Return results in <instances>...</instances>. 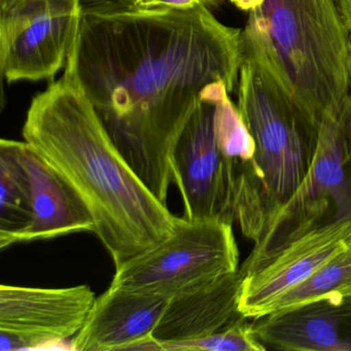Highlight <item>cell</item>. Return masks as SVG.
<instances>
[{"instance_id":"1","label":"cell","mask_w":351,"mask_h":351,"mask_svg":"<svg viewBox=\"0 0 351 351\" xmlns=\"http://www.w3.org/2000/svg\"><path fill=\"white\" fill-rule=\"evenodd\" d=\"M241 30L209 8L83 14L73 50L80 83L117 147L167 202L173 153L207 86L239 80Z\"/></svg>"},{"instance_id":"2","label":"cell","mask_w":351,"mask_h":351,"mask_svg":"<svg viewBox=\"0 0 351 351\" xmlns=\"http://www.w3.org/2000/svg\"><path fill=\"white\" fill-rule=\"evenodd\" d=\"M22 135L87 207L114 266L173 232L178 217L119 151L80 83L73 51L60 79L32 99Z\"/></svg>"},{"instance_id":"3","label":"cell","mask_w":351,"mask_h":351,"mask_svg":"<svg viewBox=\"0 0 351 351\" xmlns=\"http://www.w3.org/2000/svg\"><path fill=\"white\" fill-rule=\"evenodd\" d=\"M237 106L254 153L250 162L237 165L234 215L242 234L256 243L305 180L319 125L267 63L247 51H242Z\"/></svg>"},{"instance_id":"4","label":"cell","mask_w":351,"mask_h":351,"mask_svg":"<svg viewBox=\"0 0 351 351\" xmlns=\"http://www.w3.org/2000/svg\"><path fill=\"white\" fill-rule=\"evenodd\" d=\"M349 36L337 0H264L248 13L242 50L261 57L320 125L351 91Z\"/></svg>"},{"instance_id":"5","label":"cell","mask_w":351,"mask_h":351,"mask_svg":"<svg viewBox=\"0 0 351 351\" xmlns=\"http://www.w3.org/2000/svg\"><path fill=\"white\" fill-rule=\"evenodd\" d=\"M342 221H351V91L337 112L322 118L305 180L239 269L243 274L260 270L291 242Z\"/></svg>"},{"instance_id":"6","label":"cell","mask_w":351,"mask_h":351,"mask_svg":"<svg viewBox=\"0 0 351 351\" xmlns=\"http://www.w3.org/2000/svg\"><path fill=\"white\" fill-rule=\"evenodd\" d=\"M232 225L178 217L166 239L116 267L110 285L171 299L235 272L239 250Z\"/></svg>"},{"instance_id":"7","label":"cell","mask_w":351,"mask_h":351,"mask_svg":"<svg viewBox=\"0 0 351 351\" xmlns=\"http://www.w3.org/2000/svg\"><path fill=\"white\" fill-rule=\"evenodd\" d=\"M80 0H0V71L10 84L54 79L77 44Z\"/></svg>"},{"instance_id":"8","label":"cell","mask_w":351,"mask_h":351,"mask_svg":"<svg viewBox=\"0 0 351 351\" xmlns=\"http://www.w3.org/2000/svg\"><path fill=\"white\" fill-rule=\"evenodd\" d=\"M215 106L201 99L173 153V184L189 221H235L234 186L238 162L223 155L213 124Z\"/></svg>"},{"instance_id":"9","label":"cell","mask_w":351,"mask_h":351,"mask_svg":"<svg viewBox=\"0 0 351 351\" xmlns=\"http://www.w3.org/2000/svg\"><path fill=\"white\" fill-rule=\"evenodd\" d=\"M95 300L88 285H1L0 350L44 348L73 340L85 326Z\"/></svg>"},{"instance_id":"10","label":"cell","mask_w":351,"mask_h":351,"mask_svg":"<svg viewBox=\"0 0 351 351\" xmlns=\"http://www.w3.org/2000/svg\"><path fill=\"white\" fill-rule=\"evenodd\" d=\"M350 239L351 221H342L291 242L260 270L244 274L240 312L252 319L268 313L278 298L309 278Z\"/></svg>"},{"instance_id":"11","label":"cell","mask_w":351,"mask_h":351,"mask_svg":"<svg viewBox=\"0 0 351 351\" xmlns=\"http://www.w3.org/2000/svg\"><path fill=\"white\" fill-rule=\"evenodd\" d=\"M169 299L112 287L96 298L75 351L159 350L153 332Z\"/></svg>"},{"instance_id":"12","label":"cell","mask_w":351,"mask_h":351,"mask_svg":"<svg viewBox=\"0 0 351 351\" xmlns=\"http://www.w3.org/2000/svg\"><path fill=\"white\" fill-rule=\"evenodd\" d=\"M266 349L351 351V298L330 295L252 318Z\"/></svg>"},{"instance_id":"13","label":"cell","mask_w":351,"mask_h":351,"mask_svg":"<svg viewBox=\"0 0 351 351\" xmlns=\"http://www.w3.org/2000/svg\"><path fill=\"white\" fill-rule=\"evenodd\" d=\"M243 278L238 269L169 299L153 332L160 350L206 338L245 317L239 310Z\"/></svg>"},{"instance_id":"14","label":"cell","mask_w":351,"mask_h":351,"mask_svg":"<svg viewBox=\"0 0 351 351\" xmlns=\"http://www.w3.org/2000/svg\"><path fill=\"white\" fill-rule=\"evenodd\" d=\"M11 143L27 173L34 211L32 225L18 243L94 232L89 210L63 178L26 141Z\"/></svg>"},{"instance_id":"15","label":"cell","mask_w":351,"mask_h":351,"mask_svg":"<svg viewBox=\"0 0 351 351\" xmlns=\"http://www.w3.org/2000/svg\"><path fill=\"white\" fill-rule=\"evenodd\" d=\"M0 248L18 243L34 221L29 180L10 139L0 141Z\"/></svg>"},{"instance_id":"16","label":"cell","mask_w":351,"mask_h":351,"mask_svg":"<svg viewBox=\"0 0 351 351\" xmlns=\"http://www.w3.org/2000/svg\"><path fill=\"white\" fill-rule=\"evenodd\" d=\"M201 99L215 106V137L223 155L239 164L250 162L254 153V141L238 106L230 99L226 84L219 81L207 86L201 94Z\"/></svg>"},{"instance_id":"17","label":"cell","mask_w":351,"mask_h":351,"mask_svg":"<svg viewBox=\"0 0 351 351\" xmlns=\"http://www.w3.org/2000/svg\"><path fill=\"white\" fill-rule=\"evenodd\" d=\"M330 295L351 298V239L344 250L335 254L309 278L278 298L268 313Z\"/></svg>"},{"instance_id":"18","label":"cell","mask_w":351,"mask_h":351,"mask_svg":"<svg viewBox=\"0 0 351 351\" xmlns=\"http://www.w3.org/2000/svg\"><path fill=\"white\" fill-rule=\"evenodd\" d=\"M171 350L265 351L267 349L256 338L252 318L244 317L206 338L178 343Z\"/></svg>"},{"instance_id":"19","label":"cell","mask_w":351,"mask_h":351,"mask_svg":"<svg viewBox=\"0 0 351 351\" xmlns=\"http://www.w3.org/2000/svg\"><path fill=\"white\" fill-rule=\"evenodd\" d=\"M138 9H176L189 10L198 7L211 9L217 7L221 0H135Z\"/></svg>"},{"instance_id":"20","label":"cell","mask_w":351,"mask_h":351,"mask_svg":"<svg viewBox=\"0 0 351 351\" xmlns=\"http://www.w3.org/2000/svg\"><path fill=\"white\" fill-rule=\"evenodd\" d=\"M83 14H106L136 9L135 0H80Z\"/></svg>"},{"instance_id":"21","label":"cell","mask_w":351,"mask_h":351,"mask_svg":"<svg viewBox=\"0 0 351 351\" xmlns=\"http://www.w3.org/2000/svg\"><path fill=\"white\" fill-rule=\"evenodd\" d=\"M240 11L250 12L254 11L262 5L264 0H229Z\"/></svg>"},{"instance_id":"22","label":"cell","mask_w":351,"mask_h":351,"mask_svg":"<svg viewBox=\"0 0 351 351\" xmlns=\"http://www.w3.org/2000/svg\"><path fill=\"white\" fill-rule=\"evenodd\" d=\"M345 25L351 32V0H337Z\"/></svg>"},{"instance_id":"23","label":"cell","mask_w":351,"mask_h":351,"mask_svg":"<svg viewBox=\"0 0 351 351\" xmlns=\"http://www.w3.org/2000/svg\"><path fill=\"white\" fill-rule=\"evenodd\" d=\"M348 73H349V77H350V83H351V32H350V36H349V43H348Z\"/></svg>"}]
</instances>
